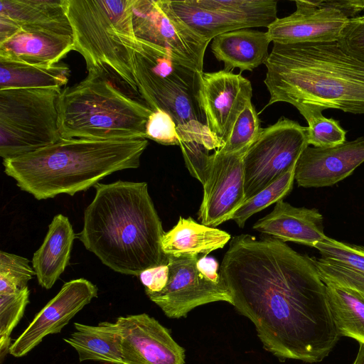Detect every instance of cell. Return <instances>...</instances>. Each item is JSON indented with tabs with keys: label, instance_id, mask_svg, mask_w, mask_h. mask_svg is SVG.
Here are the masks:
<instances>
[{
	"label": "cell",
	"instance_id": "24",
	"mask_svg": "<svg viewBox=\"0 0 364 364\" xmlns=\"http://www.w3.org/2000/svg\"><path fill=\"white\" fill-rule=\"evenodd\" d=\"M230 238L225 231L199 224L191 217H180L176 225L164 232L161 247L167 256L208 255L213 250L223 248Z\"/></svg>",
	"mask_w": 364,
	"mask_h": 364
},
{
	"label": "cell",
	"instance_id": "7",
	"mask_svg": "<svg viewBox=\"0 0 364 364\" xmlns=\"http://www.w3.org/2000/svg\"><path fill=\"white\" fill-rule=\"evenodd\" d=\"M134 73L141 100L153 111L161 109L172 117L180 141L196 142L209 151L221 147L209 132L200 106L203 73L178 63L166 50L138 38Z\"/></svg>",
	"mask_w": 364,
	"mask_h": 364
},
{
	"label": "cell",
	"instance_id": "2",
	"mask_svg": "<svg viewBox=\"0 0 364 364\" xmlns=\"http://www.w3.org/2000/svg\"><path fill=\"white\" fill-rule=\"evenodd\" d=\"M79 240L103 264L127 275L167 264L164 234L146 182L97 183Z\"/></svg>",
	"mask_w": 364,
	"mask_h": 364
},
{
	"label": "cell",
	"instance_id": "6",
	"mask_svg": "<svg viewBox=\"0 0 364 364\" xmlns=\"http://www.w3.org/2000/svg\"><path fill=\"white\" fill-rule=\"evenodd\" d=\"M57 109L63 139H146V124L153 112L109 80L90 73L61 90Z\"/></svg>",
	"mask_w": 364,
	"mask_h": 364
},
{
	"label": "cell",
	"instance_id": "16",
	"mask_svg": "<svg viewBox=\"0 0 364 364\" xmlns=\"http://www.w3.org/2000/svg\"><path fill=\"white\" fill-rule=\"evenodd\" d=\"M123 364H185V350L156 319L142 313L119 316Z\"/></svg>",
	"mask_w": 364,
	"mask_h": 364
},
{
	"label": "cell",
	"instance_id": "30",
	"mask_svg": "<svg viewBox=\"0 0 364 364\" xmlns=\"http://www.w3.org/2000/svg\"><path fill=\"white\" fill-rule=\"evenodd\" d=\"M300 114L308 123V143L314 147L329 148L344 143L346 131L338 120L326 118L322 110L314 107H301Z\"/></svg>",
	"mask_w": 364,
	"mask_h": 364
},
{
	"label": "cell",
	"instance_id": "13",
	"mask_svg": "<svg viewBox=\"0 0 364 364\" xmlns=\"http://www.w3.org/2000/svg\"><path fill=\"white\" fill-rule=\"evenodd\" d=\"M245 153L210 154L208 177L198 218L206 226L215 228L231 220L245 201L243 157Z\"/></svg>",
	"mask_w": 364,
	"mask_h": 364
},
{
	"label": "cell",
	"instance_id": "36",
	"mask_svg": "<svg viewBox=\"0 0 364 364\" xmlns=\"http://www.w3.org/2000/svg\"><path fill=\"white\" fill-rule=\"evenodd\" d=\"M338 41L348 54L364 62V15L350 18Z\"/></svg>",
	"mask_w": 364,
	"mask_h": 364
},
{
	"label": "cell",
	"instance_id": "32",
	"mask_svg": "<svg viewBox=\"0 0 364 364\" xmlns=\"http://www.w3.org/2000/svg\"><path fill=\"white\" fill-rule=\"evenodd\" d=\"M28 287L7 295H0V359L9 353L11 333L23 316L29 303Z\"/></svg>",
	"mask_w": 364,
	"mask_h": 364
},
{
	"label": "cell",
	"instance_id": "23",
	"mask_svg": "<svg viewBox=\"0 0 364 364\" xmlns=\"http://www.w3.org/2000/svg\"><path fill=\"white\" fill-rule=\"evenodd\" d=\"M0 17L21 30H46L73 36L67 0H0Z\"/></svg>",
	"mask_w": 364,
	"mask_h": 364
},
{
	"label": "cell",
	"instance_id": "20",
	"mask_svg": "<svg viewBox=\"0 0 364 364\" xmlns=\"http://www.w3.org/2000/svg\"><path fill=\"white\" fill-rule=\"evenodd\" d=\"M74 50L73 36L46 30H21L0 43V58L31 65L57 64Z\"/></svg>",
	"mask_w": 364,
	"mask_h": 364
},
{
	"label": "cell",
	"instance_id": "26",
	"mask_svg": "<svg viewBox=\"0 0 364 364\" xmlns=\"http://www.w3.org/2000/svg\"><path fill=\"white\" fill-rule=\"evenodd\" d=\"M69 75L70 69L65 64L43 66L0 58V90L61 88L67 84Z\"/></svg>",
	"mask_w": 364,
	"mask_h": 364
},
{
	"label": "cell",
	"instance_id": "8",
	"mask_svg": "<svg viewBox=\"0 0 364 364\" xmlns=\"http://www.w3.org/2000/svg\"><path fill=\"white\" fill-rule=\"evenodd\" d=\"M61 88L0 90V155H24L61 140L58 99Z\"/></svg>",
	"mask_w": 364,
	"mask_h": 364
},
{
	"label": "cell",
	"instance_id": "40",
	"mask_svg": "<svg viewBox=\"0 0 364 364\" xmlns=\"http://www.w3.org/2000/svg\"><path fill=\"white\" fill-rule=\"evenodd\" d=\"M359 344V350L353 364H364V344Z\"/></svg>",
	"mask_w": 364,
	"mask_h": 364
},
{
	"label": "cell",
	"instance_id": "38",
	"mask_svg": "<svg viewBox=\"0 0 364 364\" xmlns=\"http://www.w3.org/2000/svg\"><path fill=\"white\" fill-rule=\"evenodd\" d=\"M196 267L198 272L207 279L215 282H223V279L218 269L217 260L208 255L200 256L197 260Z\"/></svg>",
	"mask_w": 364,
	"mask_h": 364
},
{
	"label": "cell",
	"instance_id": "18",
	"mask_svg": "<svg viewBox=\"0 0 364 364\" xmlns=\"http://www.w3.org/2000/svg\"><path fill=\"white\" fill-rule=\"evenodd\" d=\"M364 162V136L329 148L307 146L299 156L294 178L299 186H332Z\"/></svg>",
	"mask_w": 364,
	"mask_h": 364
},
{
	"label": "cell",
	"instance_id": "5",
	"mask_svg": "<svg viewBox=\"0 0 364 364\" xmlns=\"http://www.w3.org/2000/svg\"><path fill=\"white\" fill-rule=\"evenodd\" d=\"M134 0H67L74 50L88 73L112 82L131 97L141 95L134 73L137 38L132 25Z\"/></svg>",
	"mask_w": 364,
	"mask_h": 364
},
{
	"label": "cell",
	"instance_id": "3",
	"mask_svg": "<svg viewBox=\"0 0 364 364\" xmlns=\"http://www.w3.org/2000/svg\"><path fill=\"white\" fill-rule=\"evenodd\" d=\"M264 65L267 105L283 102L297 109L364 114V62L344 51L338 41L273 43Z\"/></svg>",
	"mask_w": 364,
	"mask_h": 364
},
{
	"label": "cell",
	"instance_id": "19",
	"mask_svg": "<svg viewBox=\"0 0 364 364\" xmlns=\"http://www.w3.org/2000/svg\"><path fill=\"white\" fill-rule=\"evenodd\" d=\"M255 230L283 242H293L314 247L323 240V217L316 208L294 207L278 201L268 215L253 225Z\"/></svg>",
	"mask_w": 364,
	"mask_h": 364
},
{
	"label": "cell",
	"instance_id": "15",
	"mask_svg": "<svg viewBox=\"0 0 364 364\" xmlns=\"http://www.w3.org/2000/svg\"><path fill=\"white\" fill-rule=\"evenodd\" d=\"M97 291L94 284L84 278L65 282L11 345L9 353L16 358L24 356L46 336L60 333L80 310L97 296Z\"/></svg>",
	"mask_w": 364,
	"mask_h": 364
},
{
	"label": "cell",
	"instance_id": "28",
	"mask_svg": "<svg viewBox=\"0 0 364 364\" xmlns=\"http://www.w3.org/2000/svg\"><path fill=\"white\" fill-rule=\"evenodd\" d=\"M297 163V162H296ZM296 164L292 166L284 175L264 188L252 198L246 200L234 213L231 220L240 228H243L246 221L254 214L267 208L273 203L282 200L290 193L295 180Z\"/></svg>",
	"mask_w": 364,
	"mask_h": 364
},
{
	"label": "cell",
	"instance_id": "22",
	"mask_svg": "<svg viewBox=\"0 0 364 364\" xmlns=\"http://www.w3.org/2000/svg\"><path fill=\"white\" fill-rule=\"evenodd\" d=\"M75 239L68 217L58 214L53 218L41 247L33 254V268L38 284L50 289L69 263Z\"/></svg>",
	"mask_w": 364,
	"mask_h": 364
},
{
	"label": "cell",
	"instance_id": "9",
	"mask_svg": "<svg viewBox=\"0 0 364 364\" xmlns=\"http://www.w3.org/2000/svg\"><path fill=\"white\" fill-rule=\"evenodd\" d=\"M309 146L308 127L288 118L262 128L243 157L245 200L284 175Z\"/></svg>",
	"mask_w": 364,
	"mask_h": 364
},
{
	"label": "cell",
	"instance_id": "31",
	"mask_svg": "<svg viewBox=\"0 0 364 364\" xmlns=\"http://www.w3.org/2000/svg\"><path fill=\"white\" fill-rule=\"evenodd\" d=\"M321 259L364 277V247L341 242L326 236L314 247Z\"/></svg>",
	"mask_w": 364,
	"mask_h": 364
},
{
	"label": "cell",
	"instance_id": "33",
	"mask_svg": "<svg viewBox=\"0 0 364 364\" xmlns=\"http://www.w3.org/2000/svg\"><path fill=\"white\" fill-rule=\"evenodd\" d=\"M34 275L36 272L28 259L0 252V295L15 294L25 289Z\"/></svg>",
	"mask_w": 364,
	"mask_h": 364
},
{
	"label": "cell",
	"instance_id": "12",
	"mask_svg": "<svg viewBox=\"0 0 364 364\" xmlns=\"http://www.w3.org/2000/svg\"><path fill=\"white\" fill-rule=\"evenodd\" d=\"M200 256H168V281L158 293L146 294L168 318L186 317L193 309L212 302L232 304L230 292L223 282H215L200 274L196 267Z\"/></svg>",
	"mask_w": 364,
	"mask_h": 364
},
{
	"label": "cell",
	"instance_id": "27",
	"mask_svg": "<svg viewBox=\"0 0 364 364\" xmlns=\"http://www.w3.org/2000/svg\"><path fill=\"white\" fill-rule=\"evenodd\" d=\"M331 313L340 336L364 344V295L354 290L326 284Z\"/></svg>",
	"mask_w": 364,
	"mask_h": 364
},
{
	"label": "cell",
	"instance_id": "1",
	"mask_svg": "<svg viewBox=\"0 0 364 364\" xmlns=\"http://www.w3.org/2000/svg\"><path fill=\"white\" fill-rule=\"evenodd\" d=\"M219 272L232 305L280 360L321 362L339 340L313 257L273 237L242 234L230 240Z\"/></svg>",
	"mask_w": 364,
	"mask_h": 364
},
{
	"label": "cell",
	"instance_id": "25",
	"mask_svg": "<svg viewBox=\"0 0 364 364\" xmlns=\"http://www.w3.org/2000/svg\"><path fill=\"white\" fill-rule=\"evenodd\" d=\"M74 326L75 331L64 341L76 350L80 362L123 364L122 337L116 322L103 321L97 326L75 322Z\"/></svg>",
	"mask_w": 364,
	"mask_h": 364
},
{
	"label": "cell",
	"instance_id": "4",
	"mask_svg": "<svg viewBox=\"0 0 364 364\" xmlns=\"http://www.w3.org/2000/svg\"><path fill=\"white\" fill-rule=\"evenodd\" d=\"M146 139H61L17 157L3 159L4 172L37 200L74 196L116 171L137 168Z\"/></svg>",
	"mask_w": 364,
	"mask_h": 364
},
{
	"label": "cell",
	"instance_id": "37",
	"mask_svg": "<svg viewBox=\"0 0 364 364\" xmlns=\"http://www.w3.org/2000/svg\"><path fill=\"white\" fill-rule=\"evenodd\" d=\"M139 277L145 287L146 294L160 292L166 287L168 281V264L146 269Z\"/></svg>",
	"mask_w": 364,
	"mask_h": 364
},
{
	"label": "cell",
	"instance_id": "21",
	"mask_svg": "<svg viewBox=\"0 0 364 364\" xmlns=\"http://www.w3.org/2000/svg\"><path fill=\"white\" fill-rule=\"evenodd\" d=\"M270 42L267 31L242 28L215 36L210 48L215 58L224 63L225 70L252 71L267 60Z\"/></svg>",
	"mask_w": 364,
	"mask_h": 364
},
{
	"label": "cell",
	"instance_id": "10",
	"mask_svg": "<svg viewBox=\"0 0 364 364\" xmlns=\"http://www.w3.org/2000/svg\"><path fill=\"white\" fill-rule=\"evenodd\" d=\"M168 4L193 33L209 43L232 31L267 28L277 18V1L274 0H185Z\"/></svg>",
	"mask_w": 364,
	"mask_h": 364
},
{
	"label": "cell",
	"instance_id": "39",
	"mask_svg": "<svg viewBox=\"0 0 364 364\" xmlns=\"http://www.w3.org/2000/svg\"><path fill=\"white\" fill-rule=\"evenodd\" d=\"M345 8L354 16L355 14L364 9V0L346 1Z\"/></svg>",
	"mask_w": 364,
	"mask_h": 364
},
{
	"label": "cell",
	"instance_id": "34",
	"mask_svg": "<svg viewBox=\"0 0 364 364\" xmlns=\"http://www.w3.org/2000/svg\"><path fill=\"white\" fill-rule=\"evenodd\" d=\"M163 145H179L177 126L172 117L163 109L154 110L146 124V139Z\"/></svg>",
	"mask_w": 364,
	"mask_h": 364
},
{
	"label": "cell",
	"instance_id": "11",
	"mask_svg": "<svg viewBox=\"0 0 364 364\" xmlns=\"http://www.w3.org/2000/svg\"><path fill=\"white\" fill-rule=\"evenodd\" d=\"M132 25L138 39L166 50L178 63L203 73L209 42L193 33L173 13L168 1L134 0Z\"/></svg>",
	"mask_w": 364,
	"mask_h": 364
},
{
	"label": "cell",
	"instance_id": "29",
	"mask_svg": "<svg viewBox=\"0 0 364 364\" xmlns=\"http://www.w3.org/2000/svg\"><path fill=\"white\" fill-rule=\"evenodd\" d=\"M261 129L257 113L251 101L236 118L223 146L215 151L223 154L245 153L257 139Z\"/></svg>",
	"mask_w": 364,
	"mask_h": 364
},
{
	"label": "cell",
	"instance_id": "14",
	"mask_svg": "<svg viewBox=\"0 0 364 364\" xmlns=\"http://www.w3.org/2000/svg\"><path fill=\"white\" fill-rule=\"evenodd\" d=\"M252 87L241 74L225 70L200 75L199 102L206 126L221 144L237 116L251 102Z\"/></svg>",
	"mask_w": 364,
	"mask_h": 364
},
{
	"label": "cell",
	"instance_id": "35",
	"mask_svg": "<svg viewBox=\"0 0 364 364\" xmlns=\"http://www.w3.org/2000/svg\"><path fill=\"white\" fill-rule=\"evenodd\" d=\"M179 146L189 173L204 185L210 164L209 150L196 142L180 141Z\"/></svg>",
	"mask_w": 364,
	"mask_h": 364
},
{
	"label": "cell",
	"instance_id": "17",
	"mask_svg": "<svg viewBox=\"0 0 364 364\" xmlns=\"http://www.w3.org/2000/svg\"><path fill=\"white\" fill-rule=\"evenodd\" d=\"M296 11L277 18L267 28L273 43L293 44L338 41L349 20L348 14L323 1H296Z\"/></svg>",
	"mask_w": 364,
	"mask_h": 364
}]
</instances>
